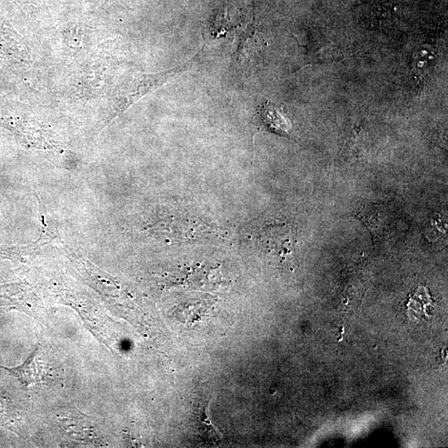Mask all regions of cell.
Listing matches in <instances>:
<instances>
[{
  "mask_svg": "<svg viewBox=\"0 0 448 448\" xmlns=\"http://www.w3.org/2000/svg\"><path fill=\"white\" fill-rule=\"evenodd\" d=\"M258 113L263 124L272 133L288 137L292 135V121L285 116L283 109L278 105L267 100L266 103L259 107Z\"/></svg>",
  "mask_w": 448,
  "mask_h": 448,
  "instance_id": "6da1fadb",
  "label": "cell"
},
{
  "mask_svg": "<svg viewBox=\"0 0 448 448\" xmlns=\"http://www.w3.org/2000/svg\"><path fill=\"white\" fill-rule=\"evenodd\" d=\"M209 403H200L197 414V424H199L200 432L206 440L214 443V445H218L222 440L223 436L209 419Z\"/></svg>",
  "mask_w": 448,
  "mask_h": 448,
  "instance_id": "3957f363",
  "label": "cell"
},
{
  "mask_svg": "<svg viewBox=\"0 0 448 448\" xmlns=\"http://www.w3.org/2000/svg\"><path fill=\"white\" fill-rule=\"evenodd\" d=\"M38 347H36L33 352L26 359L23 366L10 368L0 366V368L10 372L24 386L39 383V382L43 381V375L42 368L38 362Z\"/></svg>",
  "mask_w": 448,
  "mask_h": 448,
  "instance_id": "7a4b0ae2",
  "label": "cell"
}]
</instances>
